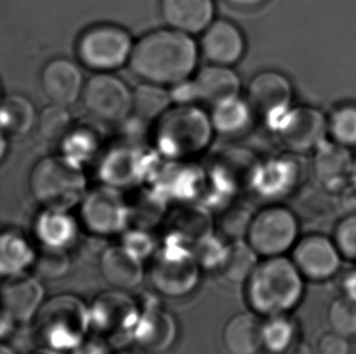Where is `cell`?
Returning a JSON list of instances; mask_svg holds the SVG:
<instances>
[{"instance_id": "7c38bea8", "label": "cell", "mask_w": 356, "mask_h": 354, "mask_svg": "<svg viewBox=\"0 0 356 354\" xmlns=\"http://www.w3.org/2000/svg\"><path fill=\"white\" fill-rule=\"evenodd\" d=\"M82 219L97 235H113L128 221V206L113 188L100 187L82 199Z\"/></svg>"}, {"instance_id": "4dcf8cb0", "label": "cell", "mask_w": 356, "mask_h": 354, "mask_svg": "<svg viewBox=\"0 0 356 354\" xmlns=\"http://www.w3.org/2000/svg\"><path fill=\"white\" fill-rule=\"evenodd\" d=\"M257 264V254L247 243L236 242L227 249L222 262V276L229 282L241 283L250 276Z\"/></svg>"}, {"instance_id": "e0dca14e", "label": "cell", "mask_w": 356, "mask_h": 354, "mask_svg": "<svg viewBox=\"0 0 356 354\" xmlns=\"http://www.w3.org/2000/svg\"><path fill=\"white\" fill-rule=\"evenodd\" d=\"M353 160L354 158L348 147L325 140L315 149L314 175L325 189L341 193L349 183Z\"/></svg>"}, {"instance_id": "3957f363", "label": "cell", "mask_w": 356, "mask_h": 354, "mask_svg": "<svg viewBox=\"0 0 356 354\" xmlns=\"http://www.w3.org/2000/svg\"><path fill=\"white\" fill-rule=\"evenodd\" d=\"M156 121L157 149L169 158L197 155L207 149L214 131L211 117L193 103L170 107Z\"/></svg>"}, {"instance_id": "d6986e66", "label": "cell", "mask_w": 356, "mask_h": 354, "mask_svg": "<svg viewBox=\"0 0 356 354\" xmlns=\"http://www.w3.org/2000/svg\"><path fill=\"white\" fill-rule=\"evenodd\" d=\"M196 100L216 106L236 99L241 94V79L232 67L213 65L200 69L193 79Z\"/></svg>"}, {"instance_id": "7402d4cb", "label": "cell", "mask_w": 356, "mask_h": 354, "mask_svg": "<svg viewBox=\"0 0 356 354\" xmlns=\"http://www.w3.org/2000/svg\"><path fill=\"white\" fill-rule=\"evenodd\" d=\"M38 255L33 244L19 230L0 232V278L14 277L33 267Z\"/></svg>"}, {"instance_id": "6da1fadb", "label": "cell", "mask_w": 356, "mask_h": 354, "mask_svg": "<svg viewBox=\"0 0 356 354\" xmlns=\"http://www.w3.org/2000/svg\"><path fill=\"white\" fill-rule=\"evenodd\" d=\"M197 61L193 37L168 27L149 32L134 43L128 65L146 83L174 87L190 79Z\"/></svg>"}, {"instance_id": "b9f144b4", "label": "cell", "mask_w": 356, "mask_h": 354, "mask_svg": "<svg viewBox=\"0 0 356 354\" xmlns=\"http://www.w3.org/2000/svg\"><path fill=\"white\" fill-rule=\"evenodd\" d=\"M284 354H314V351L307 342L296 341L294 345Z\"/></svg>"}, {"instance_id": "e575fe53", "label": "cell", "mask_w": 356, "mask_h": 354, "mask_svg": "<svg viewBox=\"0 0 356 354\" xmlns=\"http://www.w3.org/2000/svg\"><path fill=\"white\" fill-rule=\"evenodd\" d=\"M332 239L343 259L356 262V214H347L338 221Z\"/></svg>"}, {"instance_id": "83f0119b", "label": "cell", "mask_w": 356, "mask_h": 354, "mask_svg": "<svg viewBox=\"0 0 356 354\" xmlns=\"http://www.w3.org/2000/svg\"><path fill=\"white\" fill-rule=\"evenodd\" d=\"M173 102L167 87L145 83L133 91V112L143 120H157Z\"/></svg>"}, {"instance_id": "8d00e7d4", "label": "cell", "mask_w": 356, "mask_h": 354, "mask_svg": "<svg viewBox=\"0 0 356 354\" xmlns=\"http://www.w3.org/2000/svg\"><path fill=\"white\" fill-rule=\"evenodd\" d=\"M250 215L243 210L229 211L227 214L222 216L220 227L224 232V235L230 237V238H238L242 235L247 233L248 226L250 222Z\"/></svg>"}, {"instance_id": "ffe728a7", "label": "cell", "mask_w": 356, "mask_h": 354, "mask_svg": "<svg viewBox=\"0 0 356 354\" xmlns=\"http://www.w3.org/2000/svg\"><path fill=\"white\" fill-rule=\"evenodd\" d=\"M100 271L107 284L120 292L138 287L144 279L141 259L123 246H111L102 253Z\"/></svg>"}, {"instance_id": "ac0fdd59", "label": "cell", "mask_w": 356, "mask_h": 354, "mask_svg": "<svg viewBox=\"0 0 356 354\" xmlns=\"http://www.w3.org/2000/svg\"><path fill=\"white\" fill-rule=\"evenodd\" d=\"M159 10L170 28L184 33H201L214 19L213 0H161Z\"/></svg>"}, {"instance_id": "484cf974", "label": "cell", "mask_w": 356, "mask_h": 354, "mask_svg": "<svg viewBox=\"0 0 356 354\" xmlns=\"http://www.w3.org/2000/svg\"><path fill=\"white\" fill-rule=\"evenodd\" d=\"M298 178V165L293 159L280 158L260 167L255 185L269 196L289 192Z\"/></svg>"}, {"instance_id": "f6af8a7d", "label": "cell", "mask_w": 356, "mask_h": 354, "mask_svg": "<svg viewBox=\"0 0 356 354\" xmlns=\"http://www.w3.org/2000/svg\"><path fill=\"white\" fill-rule=\"evenodd\" d=\"M349 183H350V186L356 188V158L353 160L352 169L349 174Z\"/></svg>"}, {"instance_id": "8fae6325", "label": "cell", "mask_w": 356, "mask_h": 354, "mask_svg": "<svg viewBox=\"0 0 356 354\" xmlns=\"http://www.w3.org/2000/svg\"><path fill=\"white\" fill-rule=\"evenodd\" d=\"M282 144L293 152H307L323 144L328 121L321 110L309 106L289 108L273 129Z\"/></svg>"}, {"instance_id": "7bdbcfd3", "label": "cell", "mask_w": 356, "mask_h": 354, "mask_svg": "<svg viewBox=\"0 0 356 354\" xmlns=\"http://www.w3.org/2000/svg\"><path fill=\"white\" fill-rule=\"evenodd\" d=\"M9 135L5 133L4 130L0 128V163H3L8 151H9V141H8Z\"/></svg>"}, {"instance_id": "d6a6232c", "label": "cell", "mask_w": 356, "mask_h": 354, "mask_svg": "<svg viewBox=\"0 0 356 354\" xmlns=\"http://www.w3.org/2000/svg\"><path fill=\"white\" fill-rule=\"evenodd\" d=\"M328 121L333 141L344 147L356 146V105H343L334 110Z\"/></svg>"}, {"instance_id": "f35d334b", "label": "cell", "mask_w": 356, "mask_h": 354, "mask_svg": "<svg viewBox=\"0 0 356 354\" xmlns=\"http://www.w3.org/2000/svg\"><path fill=\"white\" fill-rule=\"evenodd\" d=\"M342 206L347 214H356V188H344L342 192ZM346 214V215H347Z\"/></svg>"}, {"instance_id": "74e56055", "label": "cell", "mask_w": 356, "mask_h": 354, "mask_svg": "<svg viewBox=\"0 0 356 354\" xmlns=\"http://www.w3.org/2000/svg\"><path fill=\"white\" fill-rule=\"evenodd\" d=\"M63 251H51V250H44L43 254L40 255L33 267L38 269L39 273L47 278L58 277L65 271L63 264Z\"/></svg>"}, {"instance_id": "5bb4252c", "label": "cell", "mask_w": 356, "mask_h": 354, "mask_svg": "<svg viewBox=\"0 0 356 354\" xmlns=\"http://www.w3.org/2000/svg\"><path fill=\"white\" fill-rule=\"evenodd\" d=\"M84 84L81 68L68 58L50 60L40 73V87L53 105H74L82 97Z\"/></svg>"}, {"instance_id": "ba28073f", "label": "cell", "mask_w": 356, "mask_h": 354, "mask_svg": "<svg viewBox=\"0 0 356 354\" xmlns=\"http://www.w3.org/2000/svg\"><path fill=\"white\" fill-rule=\"evenodd\" d=\"M81 100L89 115L105 123H120L133 112V91L108 72H99L86 82Z\"/></svg>"}, {"instance_id": "836d02e7", "label": "cell", "mask_w": 356, "mask_h": 354, "mask_svg": "<svg viewBox=\"0 0 356 354\" xmlns=\"http://www.w3.org/2000/svg\"><path fill=\"white\" fill-rule=\"evenodd\" d=\"M63 155L74 163L82 164L83 160L89 158L94 149H97L95 139L90 136L87 130L73 128L67 136L61 141Z\"/></svg>"}, {"instance_id": "30bf717a", "label": "cell", "mask_w": 356, "mask_h": 354, "mask_svg": "<svg viewBox=\"0 0 356 354\" xmlns=\"http://www.w3.org/2000/svg\"><path fill=\"white\" fill-rule=\"evenodd\" d=\"M342 255L331 238L310 233L297 240L292 249V261L305 279L326 282L342 267Z\"/></svg>"}, {"instance_id": "d4e9b609", "label": "cell", "mask_w": 356, "mask_h": 354, "mask_svg": "<svg viewBox=\"0 0 356 354\" xmlns=\"http://www.w3.org/2000/svg\"><path fill=\"white\" fill-rule=\"evenodd\" d=\"M156 339H159L162 352L173 342L174 321L168 313L154 312L149 316L146 314L140 321L139 330L136 331V342L143 351L149 353H159Z\"/></svg>"}, {"instance_id": "ee69618b", "label": "cell", "mask_w": 356, "mask_h": 354, "mask_svg": "<svg viewBox=\"0 0 356 354\" xmlns=\"http://www.w3.org/2000/svg\"><path fill=\"white\" fill-rule=\"evenodd\" d=\"M229 1L236 6H241V8H254V6L263 4L265 0H229Z\"/></svg>"}, {"instance_id": "5b68a950", "label": "cell", "mask_w": 356, "mask_h": 354, "mask_svg": "<svg viewBox=\"0 0 356 354\" xmlns=\"http://www.w3.org/2000/svg\"><path fill=\"white\" fill-rule=\"evenodd\" d=\"M134 47L129 32L112 24H100L86 29L77 42L81 62L97 72H110L128 63Z\"/></svg>"}, {"instance_id": "2e32d148", "label": "cell", "mask_w": 356, "mask_h": 354, "mask_svg": "<svg viewBox=\"0 0 356 354\" xmlns=\"http://www.w3.org/2000/svg\"><path fill=\"white\" fill-rule=\"evenodd\" d=\"M201 51L213 65L232 67L245 53V37L236 24L230 21L213 19L203 31Z\"/></svg>"}, {"instance_id": "8992f818", "label": "cell", "mask_w": 356, "mask_h": 354, "mask_svg": "<svg viewBox=\"0 0 356 354\" xmlns=\"http://www.w3.org/2000/svg\"><path fill=\"white\" fill-rule=\"evenodd\" d=\"M298 235L299 222L293 211L273 205L252 216L245 240L255 254L273 258L293 249Z\"/></svg>"}, {"instance_id": "277c9868", "label": "cell", "mask_w": 356, "mask_h": 354, "mask_svg": "<svg viewBox=\"0 0 356 354\" xmlns=\"http://www.w3.org/2000/svg\"><path fill=\"white\" fill-rule=\"evenodd\" d=\"M29 187L44 209L67 211L86 196L87 180L81 165L61 154L37 162L29 173Z\"/></svg>"}, {"instance_id": "4fadbf2b", "label": "cell", "mask_w": 356, "mask_h": 354, "mask_svg": "<svg viewBox=\"0 0 356 354\" xmlns=\"http://www.w3.org/2000/svg\"><path fill=\"white\" fill-rule=\"evenodd\" d=\"M42 283L27 273L3 279L0 287V307L16 324L33 321L44 303Z\"/></svg>"}, {"instance_id": "60d3db41", "label": "cell", "mask_w": 356, "mask_h": 354, "mask_svg": "<svg viewBox=\"0 0 356 354\" xmlns=\"http://www.w3.org/2000/svg\"><path fill=\"white\" fill-rule=\"evenodd\" d=\"M16 324L9 314L0 307V341L4 340L11 334V331L14 329Z\"/></svg>"}, {"instance_id": "bcb514c9", "label": "cell", "mask_w": 356, "mask_h": 354, "mask_svg": "<svg viewBox=\"0 0 356 354\" xmlns=\"http://www.w3.org/2000/svg\"><path fill=\"white\" fill-rule=\"evenodd\" d=\"M0 354H15V352L10 348L9 346L0 342Z\"/></svg>"}, {"instance_id": "d590c367", "label": "cell", "mask_w": 356, "mask_h": 354, "mask_svg": "<svg viewBox=\"0 0 356 354\" xmlns=\"http://www.w3.org/2000/svg\"><path fill=\"white\" fill-rule=\"evenodd\" d=\"M350 339L334 331L326 332L318 339L316 354H352Z\"/></svg>"}, {"instance_id": "1f68e13d", "label": "cell", "mask_w": 356, "mask_h": 354, "mask_svg": "<svg viewBox=\"0 0 356 354\" xmlns=\"http://www.w3.org/2000/svg\"><path fill=\"white\" fill-rule=\"evenodd\" d=\"M328 324L334 332L352 339L356 336V300L347 295L333 298L327 310Z\"/></svg>"}, {"instance_id": "f1b7e54d", "label": "cell", "mask_w": 356, "mask_h": 354, "mask_svg": "<svg viewBox=\"0 0 356 354\" xmlns=\"http://www.w3.org/2000/svg\"><path fill=\"white\" fill-rule=\"evenodd\" d=\"M296 326L286 314L268 317L263 323V347L275 354H284L294 345Z\"/></svg>"}, {"instance_id": "9c48e42d", "label": "cell", "mask_w": 356, "mask_h": 354, "mask_svg": "<svg viewBox=\"0 0 356 354\" xmlns=\"http://www.w3.org/2000/svg\"><path fill=\"white\" fill-rule=\"evenodd\" d=\"M292 97L293 89L289 78L276 71H265L250 81L245 101L253 115L261 117L273 130L291 108Z\"/></svg>"}, {"instance_id": "44dd1931", "label": "cell", "mask_w": 356, "mask_h": 354, "mask_svg": "<svg viewBox=\"0 0 356 354\" xmlns=\"http://www.w3.org/2000/svg\"><path fill=\"white\" fill-rule=\"evenodd\" d=\"M222 342L227 354H258L263 348V321L254 312L232 317L224 326Z\"/></svg>"}, {"instance_id": "4316f807", "label": "cell", "mask_w": 356, "mask_h": 354, "mask_svg": "<svg viewBox=\"0 0 356 354\" xmlns=\"http://www.w3.org/2000/svg\"><path fill=\"white\" fill-rule=\"evenodd\" d=\"M252 115L253 110L248 102L238 96L236 99L212 106V113L209 117L214 131L219 134L235 135L247 129Z\"/></svg>"}, {"instance_id": "52a82bcc", "label": "cell", "mask_w": 356, "mask_h": 354, "mask_svg": "<svg viewBox=\"0 0 356 354\" xmlns=\"http://www.w3.org/2000/svg\"><path fill=\"white\" fill-rule=\"evenodd\" d=\"M84 310L71 296H56L43 303L35 321L39 340L50 350H68L78 345L84 331Z\"/></svg>"}, {"instance_id": "9a60e30c", "label": "cell", "mask_w": 356, "mask_h": 354, "mask_svg": "<svg viewBox=\"0 0 356 354\" xmlns=\"http://www.w3.org/2000/svg\"><path fill=\"white\" fill-rule=\"evenodd\" d=\"M197 264L186 255L163 253L151 267L154 287L168 296H184L197 284Z\"/></svg>"}, {"instance_id": "7a4b0ae2", "label": "cell", "mask_w": 356, "mask_h": 354, "mask_svg": "<svg viewBox=\"0 0 356 354\" xmlns=\"http://www.w3.org/2000/svg\"><path fill=\"white\" fill-rule=\"evenodd\" d=\"M305 278L292 260L265 258L245 279V298L258 316H281L298 306L305 292Z\"/></svg>"}, {"instance_id": "7dc6e473", "label": "cell", "mask_w": 356, "mask_h": 354, "mask_svg": "<svg viewBox=\"0 0 356 354\" xmlns=\"http://www.w3.org/2000/svg\"><path fill=\"white\" fill-rule=\"evenodd\" d=\"M3 99V90H1V84H0V101Z\"/></svg>"}, {"instance_id": "ab89813d", "label": "cell", "mask_w": 356, "mask_h": 354, "mask_svg": "<svg viewBox=\"0 0 356 354\" xmlns=\"http://www.w3.org/2000/svg\"><path fill=\"white\" fill-rule=\"evenodd\" d=\"M343 294L356 300V268L347 273L342 283Z\"/></svg>"}, {"instance_id": "f546056e", "label": "cell", "mask_w": 356, "mask_h": 354, "mask_svg": "<svg viewBox=\"0 0 356 354\" xmlns=\"http://www.w3.org/2000/svg\"><path fill=\"white\" fill-rule=\"evenodd\" d=\"M35 126L43 139L61 142L73 129L72 117L67 107L50 103L39 112Z\"/></svg>"}, {"instance_id": "cb8c5ba5", "label": "cell", "mask_w": 356, "mask_h": 354, "mask_svg": "<svg viewBox=\"0 0 356 354\" xmlns=\"http://www.w3.org/2000/svg\"><path fill=\"white\" fill-rule=\"evenodd\" d=\"M33 102L19 94L3 96L0 101V128L11 136H24L37 125Z\"/></svg>"}, {"instance_id": "603a6c76", "label": "cell", "mask_w": 356, "mask_h": 354, "mask_svg": "<svg viewBox=\"0 0 356 354\" xmlns=\"http://www.w3.org/2000/svg\"><path fill=\"white\" fill-rule=\"evenodd\" d=\"M34 235L44 250L63 251L76 237V222L67 211L44 209L34 222Z\"/></svg>"}]
</instances>
